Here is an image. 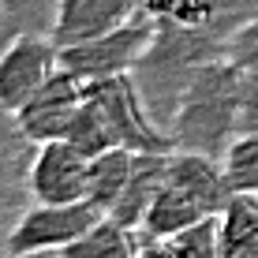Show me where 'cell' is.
<instances>
[{
	"mask_svg": "<svg viewBox=\"0 0 258 258\" xmlns=\"http://www.w3.org/2000/svg\"><path fill=\"white\" fill-rule=\"evenodd\" d=\"M258 131V68H247L239 79V135Z\"/></svg>",
	"mask_w": 258,
	"mask_h": 258,
	"instance_id": "19",
	"label": "cell"
},
{
	"mask_svg": "<svg viewBox=\"0 0 258 258\" xmlns=\"http://www.w3.org/2000/svg\"><path fill=\"white\" fill-rule=\"evenodd\" d=\"M8 258H60V251H38V254H8Z\"/></svg>",
	"mask_w": 258,
	"mask_h": 258,
	"instance_id": "21",
	"label": "cell"
},
{
	"mask_svg": "<svg viewBox=\"0 0 258 258\" xmlns=\"http://www.w3.org/2000/svg\"><path fill=\"white\" fill-rule=\"evenodd\" d=\"M139 8L142 0H60L49 38L60 49L86 45V41H97L105 34L120 30Z\"/></svg>",
	"mask_w": 258,
	"mask_h": 258,
	"instance_id": "10",
	"label": "cell"
},
{
	"mask_svg": "<svg viewBox=\"0 0 258 258\" xmlns=\"http://www.w3.org/2000/svg\"><path fill=\"white\" fill-rule=\"evenodd\" d=\"M60 258H135V232L112 217H101L90 232L68 243Z\"/></svg>",
	"mask_w": 258,
	"mask_h": 258,
	"instance_id": "15",
	"label": "cell"
},
{
	"mask_svg": "<svg viewBox=\"0 0 258 258\" xmlns=\"http://www.w3.org/2000/svg\"><path fill=\"white\" fill-rule=\"evenodd\" d=\"M83 101H86V83H79L75 75L56 68L49 75V83L15 112V123L38 146L41 142H52V139H68V127L75 123Z\"/></svg>",
	"mask_w": 258,
	"mask_h": 258,
	"instance_id": "8",
	"label": "cell"
},
{
	"mask_svg": "<svg viewBox=\"0 0 258 258\" xmlns=\"http://www.w3.org/2000/svg\"><path fill=\"white\" fill-rule=\"evenodd\" d=\"M4 45H8V41H4V30H0V49H4Z\"/></svg>",
	"mask_w": 258,
	"mask_h": 258,
	"instance_id": "22",
	"label": "cell"
},
{
	"mask_svg": "<svg viewBox=\"0 0 258 258\" xmlns=\"http://www.w3.org/2000/svg\"><path fill=\"white\" fill-rule=\"evenodd\" d=\"M68 142L79 146L86 157H97V154H105V150H116L112 146V135H109V123H105V116L97 112V105L90 101V97L83 101L75 123L68 127Z\"/></svg>",
	"mask_w": 258,
	"mask_h": 258,
	"instance_id": "17",
	"label": "cell"
},
{
	"mask_svg": "<svg viewBox=\"0 0 258 258\" xmlns=\"http://www.w3.org/2000/svg\"><path fill=\"white\" fill-rule=\"evenodd\" d=\"M105 213L86 202H68V206H49V202H30V210L19 217V225L8 232L4 251L8 254H38V251H64L83 232L101 221Z\"/></svg>",
	"mask_w": 258,
	"mask_h": 258,
	"instance_id": "5",
	"label": "cell"
},
{
	"mask_svg": "<svg viewBox=\"0 0 258 258\" xmlns=\"http://www.w3.org/2000/svg\"><path fill=\"white\" fill-rule=\"evenodd\" d=\"M168 154H172V150H168ZM168 154H135V168H131L127 187H123V195L116 199V206L105 213V217L120 221V225L131 228V232H139V228L146 225V213H150V206H154L157 187H161Z\"/></svg>",
	"mask_w": 258,
	"mask_h": 258,
	"instance_id": "12",
	"label": "cell"
},
{
	"mask_svg": "<svg viewBox=\"0 0 258 258\" xmlns=\"http://www.w3.org/2000/svg\"><path fill=\"white\" fill-rule=\"evenodd\" d=\"M60 68V45L49 34H19L0 49V109L8 116L23 109L49 75Z\"/></svg>",
	"mask_w": 258,
	"mask_h": 258,
	"instance_id": "6",
	"label": "cell"
},
{
	"mask_svg": "<svg viewBox=\"0 0 258 258\" xmlns=\"http://www.w3.org/2000/svg\"><path fill=\"white\" fill-rule=\"evenodd\" d=\"M225 4L232 8V12H239L243 19H251V15L258 12V0H225Z\"/></svg>",
	"mask_w": 258,
	"mask_h": 258,
	"instance_id": "20",
	"label": "cell"
},
{
	"mask_svg": "<svg viewBox=\"0 0 258 258\" xmlns=\"http://www.w3.org/2000/svg\"><path fill=\"white\" fill-rule=\"evenodd\" d=\"M131 168H135V150H123V146L90 157V195L86 199L101 213H109L116 206V199L123 195V187H127Z\"/></svg>",
	"mask_w": 258,
	"mask_h": 258,
	"instance_id": "14",
	"label": "cell"
},
{
	"mask_svg": "<svg viewBox=\"0 0 258 258\" xmlns=\"http://www.w3.org/2000/svg\"><path fill=\"white\" fill-rule=\"evenodd\" d=\"M154 41V19H150L146 8H139L120 30L105 34L97 41H86V45H71L60 49V68L68 75H75L79 83H101V79L112 75H131L139 68L142 52Z\"/></svg>",
	"mask_w": 258,
	"mask_h": 258,
	"instance_id": "4",
	"label": "cell"
},
{
	"mask_svg": "<svg viewBox=\"0 0 258 258\" xmlns=\"http://www.w3.org/2000/svg\"><path fill=\"white\" fill-rule=\"evenodd\" d=\"M0 258H8V251H4V243H0Z\"/></svg>",
	"mask_w": 258,
	"mask_h": 258,
	"instance_id": "24",
	"label": "cell"
},
{
	"mask_svg": "<svg viewBox=\"0 0 258 258\" xmlns=\"http://www.w3.org/2000/svg\"><path fill=\"white\" fill-rule=\"evenodd\" d=\"M221 258H258V195H232L221 213Z\"/></svg>",
	"mask_w": 258,
	"mask_h": 258,
	"instance_id": "13",
	"label": "cell"
},
{
	"mask_svg": "<svg viewBox=\"0 0 258 258\" xmlns=\"http://www.w3.org/2000/svg\"><path fill=\"white\" fill-rule=\"evenodd\" d=\"M232 195H258V131H243L221 157Z\"/></svg>",
	"mask_w": 258,
	"mask_h": 258,
	"instance_id": "16",
	"label": "cell"
},
{
	"mask_svg": "<svg viewBox=\"0 0 258 258\" xmlns=\"http://www.w3.org/2000/svg\"><path fill=\"white\" fill-rule=\"evenodd\" d=\"M86 97L97 105V112L109 123L112 146L135 150V154H168L172 150L168 131L154 120L146 97L139 90L135 71L101 79V83H86Z\"/></svg>",
	"mask_w": 258,
	"mask_h": 258,
	"instance_id": "3",
	"label": "cell"
},
{
	"mask_svg": "<svg viewBox=\"0 0 258 258\" xmlns=\"http://www.w3.org/2000/svg\"><path fill=\"white\" fill-rule=\"evenodd\" d=\"M239 79L243 68H236L228 56L195 71L168 120L172 150H191L217 161L228 154V146L239 139Z\"/></svg>",
	"mask_w": 258,
	"mask_h": 258,
	"instance_id": "1",
	"label": "cell"
},
{
	"mask_svg": "<svg viewBox=\"0 0 258 258\" xmlns=\"http://www.w3.org/2000/svg\"><path fill=\"white\" fill-rule=\"evenodd\" d=\"M228 60H232L236 68H243V71L258 68V12L232 34V41H228Z\"/></svg>",
	"mask_w": 258,
	"mask_h": 258,
	"instance_id": "18",
	"label": "cell"
},
{
	"mask_svg": "<svg viewBox=\"0 0 258 258\" xmlns=\"http://www.w3.org/2000/svg\"><path fill=\"white\" fill-rule=\"evenodd\" d=\"M30 195L34 202L49 206H68V202H86L90 195V157L68 139L41 142L30 165Z\"/></svg>",
	"mask_w": 258,
	"mask_h": 258,
	"instance_id": "7",
	"label": "cell"
},
{
	"mask_svg": "<svg viewBox=\"0 0 258 258\" xmlns=\"http://www.w3.org/2000/svg\"><path fill=\"white\" fill-rule=\"evenodd\" d=\"M135 258H221V213L172 236L135 232Z\"/></svg>",
	"mask_w": 258,
	"mask_h": 258,
	"instance_id": "11",
	"label": "cell"
},
{
	"mask_svg": "<svg viewBox=\"0 0 258 258\" xmlns=\"http://www.w3.org/2000/svg\"><path fill=\"white\" fill-rule=\"evenodd\" d=\"M228 199V180L217 157L191 154V150H172L165 161L161 187L154 195V206L146 213V225L139 232L150 236H172L180 228H191L206 217L225 213Z\"/></svg>",
	"mask_w": 258,
	"mask_h": 258,
	"instance_id": "2",
	"label": "cell"
},
{
	"mask_svg": "<svg viewBox=\"0 0 258 258\" xmlns=\"http://www.w3.org/2000/svg\"><path fill=\"white\" fill-rule=\"evenodd\" d=\"M4 120H8V112H4V109H0V123H4Z\"/></svg>",
	"mask_w": 258,
	"mask_h": 258,
	"instance_id": "23",
	"label": "cell"
},
{
	"mask_svg": "<svg viewBox=\"0 0 258 258\" xmlns=\"http://www.w3.org/2000/svg\"><path fill=\"white\" fill-rule=\"evenodd\" d=\"M34 154H38V142H30L15 123V116H8L0 123V243L34 202L30 195Z\"/></svg>",
	"mask_w": 258,
	"mask_h": 258,
	"instance_id": "9",
	"label": "cell"
}]
</instances>
